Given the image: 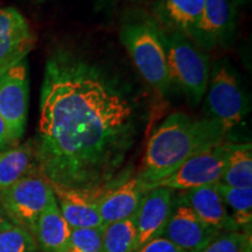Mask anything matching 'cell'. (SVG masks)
<instances>
[{
	"mask_svg": "<svg viewBox=\"0 0 252 252\" xmlns=\"http://www.w3.org/2000/svg\"><path fill=\"white\" fill-rule=\"evenodd\" d=\"M141 122L125 84L80 53L56 50L41 87L37 171L52 186L102 195L115 186Z\"/></svg>",
	"mask_w": 252,
	"mask_h": 252,
	"instance_id": "obj_1",
	"label": "cell"
},
{
	"mask_svg": "<svg viewBox=\"0 0 252 252\" xmlns=\"http://www.w3.org/2000/svg\"><path fill=\"white\" fill-rule=\"evenodd\" d=\"M226 133L215 119H196L184 112L172 113L151 135L138 178L150 190L189 158L224 143Z\"/></svg>",
	"mask_w": 252,
	"mask_h": 252,
	"instance_id": "obj_2",
	"label": "cell"
},
{
	"mask_svg": "<svg viewBox=\"0 0 252 252\" xmlns=\"http://www.w3.org/2000/svg\"><path fill=\"white\" fill-rule=\"evenodd\" d=\"M119 39L135 68L154 90L161 94L172 86L163 31L152 18L126 21L119 31Z\"/></svg>",
	"mask_w": 252,
	"mask_h": 252,
	"instance_id": "obj_3",
	"label": "cell"
},
{
	"mask_svg": "<svg viewBox=\"0 0 252 252\" xmlns=\"http://www.w3.org/2000/svg\"><path fill=\"white\" fill-rule=\"evenodd\" d=\"M163 40L171 82L197 105L206 94L209 81L208 55L184 34L163 32Z\"/></svg>",
	"mask_w": 252,
	"mask_h": 252,
	"instance_id": "obj_4",
	"label": "cell"
},
{
	"mask_svg": "<svg viewBox=\"0 0 252 252\" xmlns=\"http://www.w3.org/2000/svg\"><path fill=\"white\" fill-rule=\"evenodd\" d=\"M206 93L208 118L219 122L226 132L237 126L247 115V97L237 75L228 62H215Z\"/></svg>",
	"mask_w": 252,
	"mask_h": 252,
	"instance_id": "obj_5",
	"label": "cell"
},
{
	"mask_svg": "<svg viewBox=\"0 0 252 252\" xmlns=\"http://www.w3.org/2000/svg\"><path fill=\"white\" fill-rule=\"evenodd\" d=\"M54 196L52 185L34 172L0 191V203L13 224L34 236L37 219Z\"/></svg>",
	"mask_w": 252,
	"mask_h": 252,
	"instance_id": "obj_6",
	"label": "cell"
},
{
	"mask_svg": "<svg viewBox=\"0 0 252 252\" xmlns=\"http://www.w3.org/2000/svg\"><path fill=\"white\" fill-rule=\"evenodd\" d=\"M232 146L234 144L224 141L212 149L195 154L172 174L153 185L152 188L166 187L172 190L185 191L220 184Z\"/></svg>",
	"mask_w": 252,
	"mask_h": 252,
	"instance_id": "obj_7",
	"label": "cell"
},
{
	"mask_svg": "<svg viewBox=\"0 0 252 252\" xmlns=\"http://www.w3.org/2000/svg\"><path fill=\"white\" fill-rule=\"evenodd\" d=\"M30 72L26 60L0 75V115L12 146L23 139L27 125Z\"/></svg>",
	"mask_w": 252,
	"mask_h": 252,
	"instance_id": "obj_8",
	"label": "cell"
},
{
	"mask_svg": "<svg viewBox=\"0 0 252 252\" xmlns=\"http://www.w3.org/2000/svg\"><path fill=\"white\" fill-rule=\"evenodd\" d=\"M219 231L204 224L182 195L175 196L171 216L162 229L160 237L172 242L186 252H200Z\"/></svg>",
	"mask_w": 252,
	"mask_h": 252,
	"instance_id": "obj_9",
	"label": "cell"
},
{
	"mask_svg": "<svg viewBox=\"0 0 252 252\" xmlns=\"http://www.w3.org/2000/svg\"><path fill=\"white\" fill-rule=\"evenodd\" d=\"M35 45V35L21 12L0 7V75L26 60Z\"/></svg>",
	"mask_w": 252,
	"mask_h": 252,
	"instance_id": "obj_10",
	"label": "cell"
},
{
	"mask_svg": "<svg viewBox=\"0 0 252 252\" xmlns=\"http://www.w3.org/2000/svg\"><path fill=\"white\" fill-rule=\"evenodd\" d=\"M174 191L166 187H156L145 193L134 214L135 251L147 242L160 237L174 206Z\"/></svg>",
	"mask_w": 252,
	"mask_h": 252,
	"instance_id": "obj_11",
	"label": "cell"
},
{
	"mask_svg": "<svg viewBox=\"0 0 252 252\" xmlns=\"http://www.w3.org/2000/svg\"><path fill=\"white\" fill-rule=\"evenodd\" d=\"M236 9L231 0H204L202 15L191 41L203 49L224 45L232 35Z\"/></svg>",
	"mask_w": 252,
	"mask_h": 252,
	"instance_id": "obj_12",
	"label": "cell"
},
{
	"mask_svg": "<svg viewBox=\"0 0 252 252\" xmlns=\"http://www.w3.org/2000/svg\"><path fill=\"white\" fill-rule=\"evenodd\" d=\"M146 191V186L138 175L124 179L118 185L106 189L97 200L103 224H110L134 216Z\"/></svg>",
	"mask_w": 252,
	"mask_h": 252,
	"instance_id": "obj_13",
	"label": "cell"
},
{
	"mask_svg": "<svg viewBox=\"0 0 252 252\" xmlns=\"http://www.w3.org/2000/svg\"><path fill=\"white\" fill-rule=\"evenodd\" d=\"M203 5L204 0H156L153 19L165 33H180L191 40Z\"/></svg>",
	"mask_w": 252,
	"mask_h": 252,
	"instance_id": "obj_14",
	"label": "cell"
},
{
	"mask_svg": "<svg viewBox=\"0 0 252 252\" xmlns=\"http://www.w3.org/2000/svg\"><path fill=\"white\" fill-rule=\"evenodd\" d=\"M62 216L70 228L103 226L97 200L99 195L76 189L52 186Z\"/></svg>",
	"mask_w": 252,
	"mask_h": 252,
	"instance_id": "obj_15",
	"label": "cell"
},
{
	"mask_svg": "<svg viewBox=\"0 0 252 252\" xmlns=\"http://www.w3.org/2000/svg\"><path fill=\"white\" fill-rule=\"evenodd\" d=\"M186 202L204 224L216 231H238L229 216L217 185L185 190L181 194Z\"/></svg>",
	"mask_w": 252,
	"mask_h": 252,
	"instance_id": "obj_16",
	"label": "cell"
},
{
	"mask_svg": "<svg viewBox=\"0 0 252 252\" xmlns=\"http://www.w3.org/2000/svg\"><path fill=\"white\" fill-rule=\"evenodd\" d=\"M70 230L54 196L37 219L34 238L43 252H67Z\"/></svg>",
	"mask_w": 252,
	"mask_h": 252,
	"instance_id": "obj_17",
	"label": "cell"
},
{
	"mask_svg": "<svg viewBox=\"0 0 252 252\" xmlns=\"http://www.w3.org/2000/svg\"><path fill=\"white\" fill-rule=\"evenodd\" d=\"M37 171L33 140L0 152V191Z\"/></svg>",
	"mask_w": 252,
	"mask_h": 252,
	"instance_id": "obj_18",
	"label": "cell"
},
{
	"mask_svg": "<svg viewBox=\"0 0 252 252\" xmlns=\"http://www.w3.org/2000/svg\"><path fill=\"white\" fill-rule=\"evenodd\" d=\"M219 193L223 198L229 216L238 231L251 232L252 225V187L235 188L217 184Z\"/></svg>",
	"mask_w": 252,
	"mask_h": 252,
	"instance_id": "obj_19",
	"label": "cell"
},
{
	"mask_svg": "<svg viewBox=\"0 0 252 252\" xmlns=\"http://www.w3.org/2000/svg\"><path fill=\"white\" fill-rule=\"evenodd\" d=\"M220 184L235 188L252 187L251 144H234Z\"/></svg>",
	"mask_w": 252,
	"mask_h": 252,
	"instance_id": "obj_20",
	"label": "cell"
},
{
	"mask_svg": "<svg viewBox=\"0 0 252 252\" xmlns=\"http://www.w3.org/2000/svg\"><path fill=\"white\" fill-rule=\"evenodd\" d=\"M137 230L134 216L103 226V252H134Z\"/></svg>",
	"mask_w": 252,
	"mask_h": 252,
	"instance_id": "obj_21",
	"label": "cell"
},
{
	"mask_svg": "<svg viewBox=\"0 0 252 252\" xmlns=\"http://www.w3.org/2000/svg\"><path fill=\"white\" fill-rule=\"evenodd\" d=\"M34 236L26 229L12 223L0 230V252H37Z\"/></svg>",
	"mask_w": 252,
	"mask_h": 252,
	"instance_id": "obj_22",
	"label": "cell"
},
{
	"mask_svg": "<svg viewBox=\"0 0 252 252\" xmlns=\"http://www.w3.org/2000/svg\"><path fill=\"white\" fill-rule=\"evenodd\" d=\"M251 232L222 231L200 252H251Z\"/></svg>",
	"mask_w": 252,
	"mask_h": 252,
	"instance_id": "obj_23",
	"label": "cell"
},
{
	"mask_svg": "<svg viewBox=\"0 0 252 252\" xmlns=\"http://www.w3.org/2000/svg\"><path fill=\"white\" fill-rule=\"evenodd\" d=\"M103 226L71 228L67 252H103Z\"/></svg>",
	"mask_w": 252,
	"mask_h": 252,
	"instance_id": "obj_24",
	"label": "cell"
},
{
	"mask_svg": "<svg viewBox=\"0 0 252 252\" xmlns=\"http://www.w3.org/2000/svg\"><path fill=\"white\" fill-rule=\"evenodd\" d=\"M134 252H186L182 249L178 248L172 242L163 237H157L152 241L147 242L143 247Z\"/></svg>",
	"mask_w": 252,
	"mask_h": 252,
	"instance_id": "obj_25",
	"label": "cell"
},
{
	"mask_svg": "<svg viewBox=\"0 0 252 252\" xmlns=\"http://www.w3.org/2000/svg\"><path fill=\"white\" fill-rule=\"evenodd\" d=\"M12 143L9 140L7 128H6V125L4 121H2L1 115H0V152H4V151L11 149Z\"/></svg>",
	"mask_w": 252,
	"mask_h": 252,
	"instance_id": "obj_26",
	"label": "cell"
},
{
	"mask_svg": "<svg viewBox=\"0 0 252 252\" xmlns=\"http://www.w3.org/2000/svg\"><path fill=\"white\" fill-rule=\"evenodd\" d=\"M9 224H12V222L9 220L7 215H6L4 208H2L1 203H0V230L6 228V226H8Z\"/></svg>",
	"mask_w": 252,
	"mask_h": 252,
	"instance_id": "obj_27",
	"label": "cell"
},
{
	"mask_svg": "<svg viewBox=\"0 0 252 252\" xmlns=\"http://www.w3.org/2000/svg\"><path fill=\"white\" fill-rule=\"evenodd\" d=\"M231 1L234 2L235 6H238V5L248 4V2H250V0H231Z\"/></svg>",
	"mask_w": 252,
	"mask_h": 252,
	"instance_id": "obj_28",
	"label": "cell"
}]
</instances>
